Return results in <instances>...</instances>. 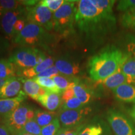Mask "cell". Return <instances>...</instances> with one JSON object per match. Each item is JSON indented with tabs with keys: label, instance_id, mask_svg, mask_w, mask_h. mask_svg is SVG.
I'll return each mask as SVG.
<instances>
[{
	"label": "cell",
	"instance_id": "9",
	"mask_svg": "<svg viewBox=\"0 0 135 135\" xmlns=\"http://www.w3.org/2000/svg\"><path fill=\"white\" fill-rule=\"evenodd\" d=\"M91 112L92 109L90 107L85 106L80 109L59 111L58 118L63 128L75 127L82 125Z\"/></svg>",
	"mask_w": 135,
	"mask_h": 135
},
{
	"label": "cell",
	"instance_id": "41",
	"mask_svg": "<svg viewBox=\"0 0 135 135\" xmlns=\"http://www.w3.org/2000/svg\"><path fill=\"white\" fill-rule=\"evenodd\" d=\"M130 114H131V117L133 118V119H134V121H135V104L133 106L132 109H131Z\"/></svg>",
	"mask_w": 135,
	"mask_h": 135
},
{
	"label": "cell",
	"instance_id": "38",
	"mask_svg": "<svg viewBox=\"0 0 135 135\" xmlns=\"http://www.w3.org/2000/svg\"><path fill=\"white\" fill-rule=\"evenodd\" d=\"M75 97V92H74L73 88H68L62 91V93H61L62 102H63V101L68 100V99L72 98Z\"/></svg>",
	"mask_w": 135,
	"mask_h": 135
},
{
	"label": "cell",
	"instance_id": "24",
	"mask_svg": "<svg viewBox=\"0 0 135 135\" xmlns=\"http://www.w3.org/2000/svg\"><path fill=\"white\" fill-rule=\"evenodd\" d=\"M34 80L38 83L40 86L43 88L49 93H62V91L59 89L55 84L53 78H34Z\"/></svg>",
	"mask_w": 135,
	"mask_h": 135
},
{
	"label": "cell",
	"instance_id": "26",
	"mask_svg": "<svg viewBox=\"0 0 135 135\" xmlns=\"http://www.w3.org/2000/svg\"><path fill=\"white\" fill-rule=\"evenodd\" d=\"M97 9L106 14H114L113 8L116 1L114 0H91Z\"/></svg>",
	"mask_w": 135,
	"mask_h": 135
},
{
	"label": "cell",
	"instance_id": "33",
	"mask_svg": "<svg viewBox=\"0 0 135 135\" xmlns=\"http://www.w3.org/2000/svg\"><path fill=\"white\" fill-rule=\"evenodd\" d=\"M118 11L125 13L135 8V0H121L119 1L117 4Z\"/></svg>",
	"mask_w": 135,
	"mask_h": 135
},
{
	"label": "cell",
	"instance_id": "42",
	"mask_svg": "<svg viewBox=\"0 0 135 135\" xmlns=\"http://www.w3.org/2000/svg\"><path fill=\"white\" fill-rule=\"evenodd\" d=\"M8 80V79H7ZM7 80H3V79H0V87L2 86L5 83H6Z\"/></svg>",
	"mask_w": 135,
	"mask_h": 135
},
{
	"label": "cell",
	"instance_id": "36",
	"mask_svg": "<svg viewBox=\"0 0 135 135\" xmlns=\"http://www.w3.org/2000/svg\"><path fill=\"white\" fill-rule=\"evenodd\" d=\"M59 73H60V72H59L58 69L56 68V67L55 65H53L41 73L40 74H39L35 78H53L55 76L58 75Z\"/></svg>",
	"mask_w": 135,
	"mask_h": 135
},
{
	"label": "cell",
	"instance_id": "11",
	"mask_svg": "<svg viewBox=\"0 0 135 135\" xmlns=\"http://www.w3.org/2000/svg\"><path fill=\"white\" fill-rule=\"evenodd\" d=\"M21 77H12L8 79L2 86L0 87V99L12 98L19 96L23 91L21 90Z\"/></svg>",
	"mask_w": 135,
	"mask_h": 135
},
{
	"label": "cell",
	"instance_id": "3",
	"mask_svg": "<svg viewBox=\"0 0 135 135\" xmlns=\"http://www.w3.org/2000/svg\"><path fill=\"white\" fill-rule=\"evenodd\" d=\"M53 41V35L42 27L31 22H27L23 30L13 39V42L21 47L41 46L46 49Z\"/></svg>",
	"mask_w": 135,
	"mask_h": 135
},
{
	"label": "cell",
	"instance_id": "20",
	"mask_svg": "<svg viewBox=\"0 0 135 135\" xmlns=\"http://www.w3.org/2000/svg\"><path fill=\"white\" fill-rule=\"evenodd\" d=\"M53 80L61 91H63L68 88H73L80 81L78 78L76 76H68L63 75L55 76L53 78Z\"/></svg>",
	"mask_w": 135,
	"mask_h": 135
},
{
	"label": "cell",
	"instance_id": "10",
	"mask_svg": "<svg viewBox=\"0 0 135 135\" xmlns=\"http://www.w3.org/2000/svg\"><path fill=\"white\" fill-rule=\"evenodd\" d=\"M26 18L25 6L18 8L15 11H8L4 13L0 21V29L4 35L9 38H15L16 36L14 26L16 22L21 18Z\"/></svg>",
	"mask_w": 135,
	"mask_h": 135
},
{
	"label": "cell",
	"instance_id": "15",
	"mask_svg": "<svg viewBox=\"0 0 135 135\" xmlns=\"http://www.w3.org/2000/svg\"><path fill=\"white\" fill-rule=\"evenodd\" d=\"M113 91L115 98L124 103H135V86L130 84H124Z\"/></svg>",
	"mask_w": 135,
	"mask_h": 135
},
{
	"label": "cell",
	"instance_id": "22",
	"mask_svg": "<svg viewBox=\"0 0 135 135\" xmlns=\"http://www.w3.org/2000/svg\"><path fill=\"white\" fill-rule=\"evenodd\" d=\"M121 70L127 77L128 84L135 85V56H129L124 63L123 64Z\"/></svg>",
	"mask_w": 135,
	"mask_h": 135
},
{
	"label": "cell",
	"instance_id": "17",
	"mask_svg": "<svg viewBox=\"0 0 135 135\" xmlns=\"http://www.w3.org/2000/svg\"><path fill=\"white\" fill-rule=\"evenodd\" d=\"M53 64H55L53 58L52 57H47L46 60H44L42 63L38 64L35 67L22 70L20 74L24 78H26V79H33L39 74L53 66Z\"/></svg>",
	"mask_w": 135,
	"mask_h": 135
},
{
	"label": "cell",
	"instance_id": "37",
	"mask_svg": "<svg viewBox=\"0 0 135 135\" xmlns=\"http://www.w3.org/2000/svg\"><path fill=\"white\" fill-rule=\"evenodd\" d=\"M27 22L28 21H27L26 18H21V19L18 20V21L16 22V23H15L14 26V30L15 34H16V36L23 30V28H25Z\"/></svg>",
	"mask_w": 135,
	"mask_h": 135
},
{
	"label": "cell",
	"instance_id": "18",
	"mask_svg": "<svg viewBox=\"0 0 135 135\" xmlns=\"http://www.w3.org/2000/svg\"><path fill=\"white\" fill-rule=\"evenodd\" d=\"M100 83L104 87L111 90H113L122 84L128 83L127 77L123 73L121 69L105 80L101 81Z\"/></svg>",
	"mask_w": 135,
	"mask_h": 135
},
{
	"label": "cell",
	"instance_id": "35",
	"mask_svg": "<svg viewBox=\"0 0 135 135\" xmlns=\"http://www.w3.org/2000/svg\"><path fill=\"white\" fill-rule=\"evenodd\" d=\"M126 47L128 55L135 56V35H129L126 36Z\"/></svg>",
	"mask_w": 135,
	"mask_h": 135
},
{
	"label": "cell",
	"instance_id": "5",
	"mask_svg": "<svg viewBox=\"0 0 135 135\" xmlns=\"http://www.w3.org/2000/svg\"><path fill=\"white\" fill-rule=\"evenodd\" d=\"M35 110L32 106L22 104L14 111L2 116V123L9 129L11 135L19 133L28 121L33 119Z\"/></svg>",
	"mask_w": 135,
	"mask_h": 135
},
{
	"label": "cell",
	"instance_id": "16",
	"mask_svg": "<svg viewBox=\"0 0 135 135\" xmlns=\"http://www.w3.org/2000/svg\"><path fill=\"white\" fill-rule=\"evenodd\" d=\"M21 80L23 85V91L26 95L35 100L36 101L38 97L45 95L48 93L33 79L23 78V77H21Z\"/></svg>",
	"mask_w": 135,
	"mask_h": 135
},
{
	"label": "cell",
	"instance_id": "12",
	"mask_svg": "<svg viewBox=\"0 0 135 135\" xmlns=\"http://www.w3.org/2000/svg\"><path fill=\"white\" fill-rule=\"evenodd\" d=\"M55 66L60 73L68 76H76L80 72V65L71 58L60 57L55 61Z\"/></svg>",
	"mask_w": 135,
	"mask_h": 135
},
{
	"label": "cell",
	"instance_id": "27",
	"mask_svg": "<svg viewBox=\"0 0 135 135\" xmlns=\"http://www.w3.org/2000/svg\"><path fill=\"white\" fill-rule=\"evenodd\" d=\"M24 6L22 1L15 0H0V8L2 10L3 15L8 11H15L18 8Z\"/></svg>",
	"mask_w": 135,
	"mask_h": 135
},
{
	"label": "cell",
	"instance_id": "39",
	"mask_svg": "<svg viewBox=\"0 0 135 135\" xmlns=\"http://www.w3.org/2000/svg\"><path fill=\"white\" fill-rule=\"evenodd\" d=\"M9 43L7 39L0 36V56L4 54L8 50Z\"/></svg>",
	"mask_w": 135,
	"mask_h": 135
},
{
	"label": "cell",
	"instance_id": "7",
	"mask_svg": "<svg viewBox=\"0 0 135 135\" xmlns=\"http://www.w3.org/2000/svg\"><path fill=\"white\" fill-rule=\"evenodd\" d=\"M41 51L36 48L20 47L15 51L9 60L15 67L21 71L24 70L38 65V58Z\"/></svg>",
	"mask_w": 135,
	"mask_h": 135
},
{
	"label": "cell",
	"instance_id": "21",
	"mask_svg": "<svg viewBox=\"0 0 135 135\" xmlns=\"http://www.w3.org/2000/svg\"><path fill=\"white\" fill-rule=\"evenodd\" d=\"M57 117L58 114L55 112L36 109L33 119L38 123L40 127L43 128L50 124Z\"/></svg>",
	"mask_w": 135,
	"mask_h": 135
},
{
	"label": "cell",
	"instance_id": "23",
	"mask_svg": "<svg viewBox=\"0 0 135 135\" xmlns=\"http://www.w3.org/2000/svg\"><path fill=\"white\" fill-rule=\"evenodd\" d=\"M15 68L9 60L0 59V79L7 80L14 77L16 73Z\"/></svg>",
	"mask_w": 135,
	"mask_h": 135
},
{
	"label": "cell",
	"instance_id": "14",
	"mask_svg": "<svg viewBox=\"0 0 135 135\" xmlns=\"http://www.w3.org/2000/svg\"><path fill=\"white\" fill-rule=\"evenodd\" d=\"M36 101L48 111L54 112L61 105V93L48 92L45 95L38 97Z\"/></svg>",
	"mask_w": 135,
	"mask_h": 135
},
{
	"label": "cell",
	"instance_id": "4",
	"mask_svg": "<svg viewBox=\"0 0 135 135\" xmlns=\"http://www.w3.org/2000/svg\"><path fill=\"white\" fill-rule=\"evenodd\" d=\"M76 1H65L60 9L53 13V29L62 36H68L74 31L77 11Z\"/></svg>",
	"mask_w": 135,
	"mask_h": 135
},
{
	"label": "cell",
	"instance_id": "19",
	"mask_svg": "<svg viewBox=\"0 0 135 135\" xmlns=\"http://www.w3.org/2000/svg\"><path fill=\"white\" fill-rule=\"evenodd\" d=\"M75 97L86 106L93 98V91L83 83L79 81L73 88Z\"/></svg>",
	"mask_w": 135,
	"mask_h": 135
},
{
	"label": "cell",
	"instance_id": "44",
	"mask_svg": "<svg viewBox=\"0 0 135 135\" xmlns=\"http://www.w3.org/2000/svg\"><path fill=\"white\" fill-rule=\"evenodd\" d=\"M3 16V12H2V10H1V8H0V19H1V17Z\"/></svg>",
	"mask_w": 135,
	"mask_h": 135
},
{
	"label": "cell",
	"instance_id": "34",
	"mask_svg": "<svg viewBox=\"0 0 135 135\" xmlns=\"http://www.w3.org/2000/svg\"><path fill=\"white\" fill-rule=\"evenodd\" d=\"M84 125L71 128H61L56 135H79Z\"/></svg>",
	"mask_w": 135,
	"mask_h": 135
},
{
	"label": "cell",
	"instance_id": "30",
	"mask_svg": "<svg viewBox=\"0 0 135 135\" xmlns=\"http://www.w3.org/2000/svg\"><path fill=\"white\" fill-rule=\"evenodd\" d=\"M41 128L34 119L28 121L19 133H24L31 135H41Z\"/></svg>",
	"mask_w": 135,
	"mask_h": 135
},
{
	"label": "cell",
	"instance_id": "31",
	"mask_svg": "<svg viewBox=\"0 0 135 135\" xmlns=\"http://www.w3.org/2000/svg\"><path fill=\"white\" fill-rule=\"evenodd\" d=\"M60 128L61 123L57 117L48 125L41 128V135H56Z\"/></svg>",
	"mask_w": 135,
	"mask_h": 135
},
{
	"label": "cell",
	"instance_id": "25",
	"mask_svg": "<svg viewBox=\"0 0 135 135\" xmlns=\"http://www.w3.org/2000/svg\"><path fill=\"white\" fill-rule=\"evenodd\" d=\"M120 21L124 28L135 31V8L123 13L121 16Z\"/></svg>",
	"mask_w": 135,
	"mask_h": 135
},
{
	"label": "cell",
	"instance_id": "13",
	"mask_svg": "<svg viewBox=\"0 0 135 135\" xmlns=\"http://www.w3.org/2000/svg\"><path fill=\"white\" fill-rule=\"evenodd\" d=\"M26 99V94L24 91L18 97L12 98L0 99V115L3 116L12 112L22 104Z\"/></svg>",
	"mask_w": 135,
	"mask_h": 135
},
{
	"label": "cell",
	"instance_id": "29",
	"mask_svg": "<svg viewBox=\"0 0 135 135\" xmlns=\"http://www.w3.org/2000/svg\"><path fill=\"white\" fill-rule=\"evenodd\" d=\"M103 128L100 124H89L83 126L79 135H103Z\"/></svg>",
	"mask_w": 135,
	"mask_h": 135
},
{
	"label": "cell",
	"instance_id": "8",
	"mask_svg": "<svg viewBox=\"0 0 135 135\" xmlns=\"http://www.w3.org/2000/svg\"><path fill=\"white\" fill-rule=\"evenodd\" d=\"M106 119L115 135H135V128L125 116L116 109H110Z\"/></svg>",
	"mask_w": 135,
	"mask_h": 135
},
{
	"label": "cell",
	"instance_id": "6",
	"mask_svg": "<svg viewBox=\"0 0 135 135\" xmlns=\"http://www.w3.org/2000/svg\"><path fill=\"white\" fill-rule=\"evenodd\" d=\"M26 20L42 27L46 31L53 29V13L40 1L33 6H25Z\"/></svg>",
	"mask_w": 135,
	"mask_h": 135
},
{
	"label": "cell",
	"instance_id": "2",
	"mask_svg": "<svg viewBox=\"0 0 135 135\" xmlns=\"http://www.w3.org/2000/svg\"><path fill=\"white\" fill-rule=\"evenodd\" d=\"M129 56L114 45H108L89 59V77L95 81L105 80L121 69Z\"/></svg>",
	"mask_w": 135,
	"mask_h": 135
},
{
	"label": "cell",
	"instance_id": "32",
	"mask_svg": "<svg viewBox=\"0 0 135 135\" xmlns=\"http://www.w3.org/2000/svg\"><path fill=\"white\" fill-rule=\"evenodd\" d=\"M42 4L46 6L52 13H55L65 3V0H43L40 1Z\"/></svg>",
	"mask_w": 135,
	"mask_h": 135
},
{
	"label": "cell",
	"instance_id": "40",
	"mask_svg": "<svg viewBox=\"0 0 135 135\" xmlns=\"http://www.w3.org/2000/svg\"><path fill=\"white\" fill-rule=\"evenodd\" d=\"M0 135H11L8 128L3 123H0Z\"/></svg>",
	"mask_w": 135,
	"mask_h": 135
},
{
	"label": "cell",
	"instance_id": "1",
	"mask_svg": "<svg viewBox=\"0 0 135 135\" xmlns=\"http://www.w3.org/2000/svg\"><path fill=\"white\" fill-rule=\"evenodd\" d=\"M76 24L87 38L99 41L116 28L114 14H106L99 11L91 0L77 1Z\"/></svg>",
	"mask_w": 135,
	"mask_h": 135
},
{
	"label": "cell",
	"instance_id": "28",
	"mask_svg": "<svg viewBox=\"0 0 135 135\" xmlns=\"http://www.w3.org/2000/svg\"><path fill=\"white\" fill-rule=\"evenodd\" d=\"M84 104H83L81 101L75 97L72 98H71L68 100L62 102L60 108V111H65V110H71V109H80L82 108L85 107Z\"/></svg>",
	"mask_w": 135,
	"mask_h": 135
},
{
	"label": "cell",
	"instance_id": "43",
	"mask_svg": "<svg viewBox=\"0 0 135 135\" xmlns=\"http://www.w3.org/2000/svg\"><path fill=\"white\" fill-rule=\"evenodd\" d=\"M13 135H31L30 134H27V133H16V134H13Z\"/></svg>",
	"mask_w": 135,
	"mask_h": 135
}]
</instances>
